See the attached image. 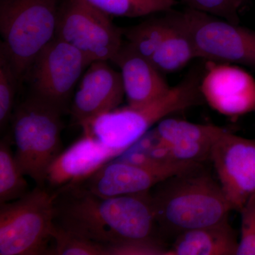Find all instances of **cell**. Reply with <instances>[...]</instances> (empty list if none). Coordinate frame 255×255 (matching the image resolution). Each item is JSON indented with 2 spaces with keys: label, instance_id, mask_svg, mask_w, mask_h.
<instances>
[{
  "label": "cell",
  "instance_id": "1",
  "mask_svg": "<svg viewBox=\"0 0 255 255\" xmlns=\"http://www.w3.org/2000/svg\"><path fill=\"white\" fill-rule=\"evenodd\" d=\"M55 191V223L68 232L104 246L165 242L159 234L150 191L109 197L77 184Z\"/></svg>",
  "mask_w": 255,
  "mask_h": 255
},
{
  "label": "cell",
  "instance_id": "2",
  "mask_svg": "<svg viewBox=\"0 0 255 255\" xmlns=\"http://www.w3.org/2000/svg\"><path fill=\"white\" fill-rule=\"evenodd\" d=\"M150 192L159 234L165 242L229 219L232 211L206 163L167 178Z\"/></svg>",
  "mask_w": 255,
  "mask_h": 255
},
{
  "label": "cell",
  "instance_id": "3",
  "mask_svg": "<svg viewBox=\"0 0 255 255\" xmlns=\"http://www.w3.org/2000/svg\"><path fill=\"white\" fill-rule=\"evenodd\" d=\"M202 75L197 69L168 93L147 105L119 107L95 119L83 133L90 134L106 145L125 152L152 127L166 117L201 105Z\"/></svg>",
  "mask_w": 255,
  "mask_h": 255
},
{
  "label": "cell",
  "instance_id": "4",
  "mask_svg": "<svg viewBox=\"0 0 255 255\" xmlns=\"http://www.w3.org/2000/svg\"><path fill=\"white\" fill-rule=\"evenodd\" d=\"M64 113L31 94L15 108L10 121L15 159L38 187H45L50 164L62 152Z\"/></svg>",
  "mask_w": 255,
  "mask_h": 255
},
{
  "label": "cell",
  "instance_id": "5",
  "mask_svg": "<svg viewBox=\"0 0 255 255\" xmlns=\"http://www.w3.org/2000/svg\"><path fill=\"white\" fill-rule=\"evenodd\" d=\"M62 0H0V53L20 82L37 55L55 36Z\"/></svg>",
  "mask_w": 255,
  "mask_h": 255
},
{
  "label": "cell",
  "instance_id": "6",
  "mask_svg": "<svg viewBox=\"0 0 255 255\" xmlns=\"http://www.w3.org/2000/svg\"><path fill=\"white\" fill-rule=\"evenodd\" d=\"M55 191L37 186L0 204V255H50L55 229Z\"/></svg>",
  "mask_w": 255,
  "mask_h": 255
},
{
  "label": "cell",
  "instance_id": "7",
  "mask_svg": "<svg viewBox=\"0 0 255 255\" xmlns=\"http://www.w3.org/2000/svg\"><path fill=\"white\" fill-rule=\"evenodd\" d=\"M173 14L191 37L199 58L255 69V31L191 8Z\"/></svg>",
  "mask_w": 255,
  "mask_h": 255
},
{
  "label": "cell",
  "instance_id": "8",
  "mask_svg": "<svg viewBox=\"0 0 255 255\" xmlns=\"http://www.w3.org/2000/svg\"><path fill=\"white\" fill-rule=\"evenodd\" d=\"M85 0H62L55 36L75 47L90 62L112 60L123 44L124 28Z\"/></svg>",
  "mask_w": 255,
  "mask_h": 255
},
{
  "label": "cell",
  "instance_id": "9",
  "mask_svg": "<svg viewBox=\"0 0 255 255\" xmlns=\"http://www.w3.org/2000/svg\"><path fill=\"white\" fill-rule=\"evenodd\" d=\"M92 63L80 50L55 37L37 55L24 80L32 95L49 102L64 112L85 70Z\"/></svg>",
  "mask_w": 255,
  "mask_h": 255
},
{
  "label": "cell",
  "instance_id": "10",
  "mask_svg": "<svg viewBox=\"0 0 255 255\" xmlns=\"http://www.w3.org/2000/svg\"><path fill=\"white\" fill-rule=\"evenodd\" d=\"M210 162L231 209L240 212L255 192V140L226 130L215 142Z\"/></svg>",
  "mask_w": 255,
  "mask_h": 255
},
{
  "label": "cell",
  "instance_id": "11",
  "mask_svg": "<svg viewBox=\"0 0 255 255\" xmlns=\"http://www.w3.org/2000/svg\"><path fill=\"white\" fill-rule=\"evenodd\" d=\"M203 164V163H202ZM199 164L140 165L115 158L77 185L102 196H118L150 191L159 182Z\"/></svg>",
  "mask_w": 255,
  "mask_h": 255
},
{
  "label": "cell",
  "instance_id": "12",
  "mask_svg": "<svg viewBox=\"0 0 255 255\" xmlns=\"http://www.w3.org/2000/svg\"><path fill=\"white\" fill-rule=\"evenodd\" d=\"M206 64L200 90L213 110L229 118L255 112V80L251 74L230 63Z\"/></svg>",
  "mask_w": 255,
  "mask_h": 255
},
{
  "label": "cell",
  "instance_id": "13",
  "mask_svg": "<svg viewBox=\"0 0 255 255\" xmlns=\"http://www.w3.org/2000/svg\"><path fill=\"white\" fill-rule=\"evenodd\" d=\"M124 97L120 72L107 61H94L83 74L69 111L75 124L83 129L100 116L119 108Z\"/></svg>",
  "mask_w": 255,
  "mask_h": 255
},
{
  "label": "cell",
  "instance_id": "14",
  "mask_svg": "<svg viewBox=\"0 0 255 255\" xmlns=\"http://www.w3.org/2000/svg\"><path fill=\"white\" fill-rule=\"evenodd\" d=\"M122 151L106 145L100 140L84 133L50 164L47 172L46 184L55 190L67 185L78 184L95 173Z\"/></svg>",
  "mask_w": 255,
  "mask_h": 255
},
{
  "label": "cell",
  "instance_id": "15",
  "mask_svg": "<svg viewBox=\"0 0 255 255\" xmlns=\"http://www.w3.org/2000/svg\"><path fill=\"white\" fill-rule=\"evenodd\" d=\"M169 158L174 163L202 164L210 162L216 140L226 130L212 124L191 123L166 117L155 125Z\"/></svg>",
  "mask_w": 255,
  "mask_h": 255
},
{
  "label": "cell",
  "instance_id": "16",
  "mask_svg": "<svg viewBox=\"0 0 255 255\" xmlns=\"http://www.w3.org/2000/svg\"><path fill=\"white\" fill-rule=\"evenodd\" d=\"M112 61L120 68L128 105H147L167 95L172 88L151 60L128 43H123Z\"/></svg>",
  "mask_w": 255,
  "mask_h": 255
},
{
  "label": "cell",
  "instance_id": "17",
  "mask_svg": "<svg viewBox=\"0 0 255 255\" xmlns=\"http://www.w3.org/2000/svg\"><path fill=\"white\" fill-rule=\"evenodd\" d=\"M238 246L237 232L227 219L179 235L167 255H237Z\"/></svg>",
  "mask_w": 255,
  "mask_h": 255
},
{
  "label": "cell",
  "instance_id": "18",
  "mask_svg": "<svg viewBox=\"0 0 255 255\" xmlns=\"http://www.w3.org/2000/svg\"><path fill=\"white\" fill-rule=\"evenodd\" d=\"M167 14L171 21L170 29L150 58L162 73L179 71L194 58H199L191 37L174 17L172 9L167 11Z\"/></svg>",
  "mask_w": 255,
  "mask_h": 255
},
{
  "label": "cell",
  "instance_id": "19",
  "mask_svg": "<svg viewBox=\"0 0 255 255\" xmlns=\"http://www.w3.org/2000/svg\"><path fill=\"white\" fill-rule=\"evenodd\" d=\"M11 135L0 142V204L19 199L28 192V183L11 149Z\"/></svg>",
  "mask_w": 255,
  "mask_h": 255
},
{
  "label": "cell",
  "instance_id": "20",
  "mask_svg": "<svg viewBox=\"0 0 255 255\" xmlns=\"http://www.w3.org/2000/svg\"><path fill=\"white\" fill-rule=\"evenodd\" d=\"M168 14L160 18H152L124 29L127 43L139 54L150 60L170 29Z\"/></svg>",
  "mask_w": 255,
  "mask_h": 255
},
{
  "label": "cell",
  "instance_id": "21",
  "mask_svg": "<svg viewBox=\"0 0 255 255\" xmlns=\"http://www.w3.org/2000/svg\"><path fill=\"white\" fill-rule=\"evenodd\" d=\"M110 16L136 18L172 9L177 0H85Z\"/></svg>",
  "mask_w": 255,
  "mask_h": 255
},
{
  "label": "cell",
  "instance_id": "22",
  "mask_svg": "<svg viewBox=\"0 0 255 255\" xmlns=\"http://www.w3.org/2000/svg\"><path fill=\"white\" fill-rule=\"evenodd\" d=\"M53 243L50 255H107L106 246L68 232L56 225Z\"/></svg>",
  "mask_w": 255,
  "mask_h": 255
},
{
  "label": "cell",
  "instance_id": "23",
  "mask_svg": "<svg viewBox=\"0 0 255 255\" xmlns=\"http://www.w3.org/2000/svg\"><path fill=\"white\" fill-rule=\"evenodd\" d=\"M19 80L9 60L0 53V128L4 130L14 112L15 95Z\"/></svg>",
  "mask_w": 255,
  "mask_h": 255
},
{
  "label": "cell",
  "instance_id": "24",
  "mask_svg": "<svg viewBox=\"0 0 255 255\" xmlns=\"http://www.w3.org/2000/svg\"><path fill=\"white\" fill-rule=\"evenodd\" d=\"M237 255H255V192L243 206Z\"/></svg>",
  "mask_w": 255,
  "mask_h": 255
},
{
  "label": "cell",
  "instance_id": "25",
  "mask_svg": "<svg viewBox=\"0 0 255 255\" xmlns=\"http://www.w3.org/2000/svg\"><path fill=\"white\" fill-rule=\"evenodd\" d=\"M187 7L239 23L237 0H180Z\"/></svg>",
  "mask_w": 255,
  "mask_h": 255
},
{
  "label": "cell",
  "instance_id": "26",
  "mask_svg": "<svg viewBox=\"0 0 255 255\" xmlns=\"http://www.w3.org/2000/svg\"><path fill=\"white\" fill-rule=\"evenodd\" d=\"M169 246L163 241H138L106 246L107 255H167Z\"/></svg>",
  "mask_w": 255,
  "mask_h": 255
},
{
  "label": "cell",
  "instance_id": "27",
  "mask_svg": "<svg viewBox=\"0 0 255 255\" xmlns=\"http://www.w3.org/2000/svg\"><path fill=\"white\" fill-rule=\"evenodd\" d=\"M248 1H249V0H237V4L239 9L242 6H243V5L246 4Z\"/></svg>",
  "mask_w": 255,
  "mask_h": 255
}]
</instances>
